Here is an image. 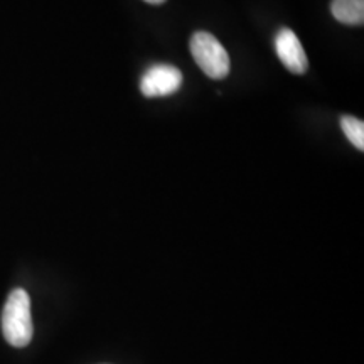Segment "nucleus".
Here are the masks:
<instances>
[{"label":"nucleus","mask_w":364,"mask_h":364,"mask_svg":"<svg viewBox=\"0 0 364 364\" xmlns=\"http://www.w3.org/2000/svg\"><path fill=\"white\" fill-rule=\"evenodd\" d=\"M275 51L287 70L294 75H304L309 68L307 54L292 29H280L275 36Z\"/></svg>","instance_id":"4"},{"label":"nucleus","mask_w":364,"mask_h":364,"mask_svg":"<svg viewBox=\"0 0 364 364\" xmlns=\"http://www.w3.org/2000/svg\"><path fill=\"white\" fill-rule=\"evenodd\" d=\"M147 4H154V6H159V4H164L166 0H145Z\"/></svg>","instance_id":"7"},{"label":"nucleus","mask_w":364,"mask_h":364,"mask_svg":"<svg viewBox=\"0 0 364 364\" xmlns=\"http://www.w3.org/2000/svg\"><path fill=\"white\" fill-rule=\"evenodd\" d=\"M331 12L341 24L363 26L364 0H332Z\"/></svg>","instance_id":"5"},{"label":"nucleus","mask_w":364,"mask_h":364,"mask_svg":"<svg viewBox=\"0 0 364 364\" xmlns=\"http://www.w3.org/2000/svg\"><path fill=\"white\" fill-rule=\"evenodd\" d=\"M182 86V73L171 65H154L144 73L140 91L147 98L167 97Z\"/></svg>","instance_id":"3"},{"label":"nucleus","mask_w":364,"mask_h":364,"mask_svg":"<svg viewBox=\"0 0 364 364\" xmlns=\"http://www.w3.org/2000/svg\"><path fill=\"white\" fill-rule=\"evenodd\" d=\"M341 129L358 150H364V122L356 117L344 115L341 118Z\"/></svg>","instance_id":"6"},{"label":"nucleus","mask_w":364,"mask_h":364,"mask_svg":"<svg viewBox=\"0 0 364 364\" xmlns=\"http://www.w3.org/2000/svg\"><path fill=\"white\" fill-rule=\"evenodd\" d=\"M4 338L14 348H26L33 339L31 299L24 289L12 290L2 311Z\"/></svg>","instance_id":"1"},{"label":"nucleus","mask_w":364,"mask_h":364,"mask_svg":"<svg viewBox=\"0 0 364 364\" xmlns=\"http://www.w3.org/2000/svg\"><path fill=\"white\" fill-rule=\"evenodd\" d=\"M191 54L194 61L213 80L226 78L230 73L231 61L226 49L215 36L209 33H194L191 38Z\"/></svg>","instance_id":"2"}]
</instances>
